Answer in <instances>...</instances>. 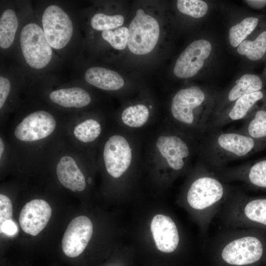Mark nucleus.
Listing matches in <instances>:
<instances>
[{"instance_id":"aec40b11","label":"nucleus","mask_w":266,"mask_h":266,"mask_svg":"<svg viewBox=\"0 0 266 266\" xmlns=\"http://www.w3.org/2000/svg\"><path fill=\"white\" fill-rule=\"evenodd\" d=\"M86 81L93 86L106 91H116L121 89L125 82L116 72L101 67H92L85 74Z\"/></svg>"},{"instance_id":"f8f14e48","label":"nucleus","mask_w":266,"mask_h":266,"mask_svg":"<svg viewBox=\"0 0 266 266\" xmlns=\"http://www.w3.org/2000/svg\"><path fill=\"white\" fill-rule=\"evenodd\" d=\"M53 160L56 161V173L60 183L72 192H82L86 187L85 176L79 167L77 151L60 150Z\"/></svg>"},{"instance_id":"393cba45","label":"nucleus","mask_w":266,"mask_h":266,"mask_svg":"<svg viewBox=\"0 0 266 266\" xmlns=\"http://www.w3.org/2000/svg\"><path fill=\"white\" fill-rule=\"evenodd\" d=\"M237 51L252 61L261 59L266 52V31L260 33L254 40H244L238 46Z\"/></svg>"},{"instance_id":"72a5a7b5","label":"nucleus","mask_w":266,"mask_h":266,"mask_svg":"<svg viewBox=\"0 0 266 266\" xmlns=\"http://www.w3.org/2000/svg\"><path fill=\"white\" fill-rule=\"evenodd\" d=\"M249 5L256 9L262 8L266 6V0H245Z\"/></svg>"},{"instance_id":"f03ea898","label":"nucleus","mask_w":266,"mask_h":266,"mask_svg":"<svg viewBox=\"0 0 266 266\" xmlns=\"http://www.w3.org/2000/svg\"><path fill=\"white\" fill-rule=\"evenodd\" d=\"M232 195L230 188L217 173L201 162L197 175L188 189L186 200L198 213L203 233Z\"/></svg>"},{"instance_id":"39448f33","label":"nucleus","mask_w":266,"mask_h":266,"mask_svg":"<svg viewBox=\"0 0 266 266\" xmlns=\"http://www.w3.org/2000/svg\"><path fill=\"white\" fill-rule=\"evenodd\" d=\"M222 239L221 257L226 264L244 266L256 264L264 257L265 239L252 229H236Z\"/></svg>"},{"instance_id":"412c9836","label":"nucleus","mask_w":266,"mask_h":266,"mask_svg":"<svg viewBox=\"0 0 266 266\" xmlns=\"http://www.w3.org/2000/svg\"><path fill=\"white\" fill-rule=\"evenodd\" d=\"M69 124L70 135L77 143L82 145L92 143L101 133V123L94 118H88L82 120H75Z\"/></svg>"},{"instance_id":"2f4dec72","label":"nucleus","mask_w":266,"mask_h":266,"mask_svg":"<svg viewBox=\"0 0 266 266\" xmlns=\"http://www.w3.org/2000/svg\"><path fill=\"white\" fill-rule=\"evenodd\" d=\"M11 90L9 80L6 77H0V109H2Z\"/></svg>"},{"instance_id":"6ab92c4d","label":"nucleus","mask_w":266,"mask_h":266,"mask_svg":"<svg viewBox=\"0 0 266 266\" xmlns=\"http://www.w3.org/2000/svg\"><path fill=\"white\" fill-rule=\"evenodd\" d=\"M49 98L52 102L66 108L84 107L91 101L89 94L77 87L54 90L50 93Z\"/></svg>"},{"instance_id":"a878e982","label":"nucleus","mask_w":266,"mask_h":266,"mask_svg":"<svg viewBox=\"0 0 266 266\" xmlns=\"http://www.w3.org/2000/svg\"><path fill=\"white\" fill-rule=\"evenodd\" d=\"M258 23L259 19L257 18L249 17L232 27L229 32V38L231 46L233 47H238L254 30Z\"/></svg>"},{"instance_id":"2eb2a0df","label":"nucleus","mask_w":266,"mask_h":266,"mask_svg":"<svg viewBox=\"0 0 266 266\" xmlns=\"http://www.w3.org/2000/svg\"><path fill=\"white\" fill-rule=\"evenodd\" d=\"M224 180L239 181L266 191V157L229 169L216 171Z\"/></svg>"},{"instance_id":"cd10ccee","label":"nucleus","mask_w":266,"mask_h":266,"mask_svg":"<svg viewBox=\"0 0 266 266\" xmlns=\"http://www.w3.org/2000/svg\"><path fill=\"white\" fill-rule=\"evenodd\" d=\"M124 17L121 15H107L103 13H97L91 21L92 27L97 31H108L116 29L124 23Z\"/></svg>"},{"instance_id":"a211bd4d","label":"nucleus","mask_w":266,"mask_h":266,"mask_svg":"<svg viewBox=\"0 0 266 266\" xmlns=\"http://www.w3.org/2000/svg\"><path fill=\"white\" fill-rule=\"evenodd\" d=\"M264 97V94L261 91L241 97L234 101L228 111L213 119L208 124L206 132L220 129L230 122L244 118L255 104Z\"/></svg>"},{"instance_id":"1a4fd4ad","label":"nucleus","mask_w":266,"mask_h":266,"mask_svg":"<svg viewBox=\"0 0 266 266\" xmlns=\"http://www.w3.org/2000/svg\"><path fill=\"white\" fill-rule=\"evenodd\" d=\"M43 30L51 47L61 49L70 41L73 25L67 14L56 5L48 6L42 17Z\"/></svg>"},{"instance_id":"c756f323","label":"nucleus","mask_w":266,"mask_h":266,"mask_svg":"<svg viewBox=\"0 0 266 266\" xmlns=\"http://www.w3.org/2000/svg\"><path fill=\"white\" fill-rule=\"evenodd\" d=\"M101 36L114 48L123 50L128 45L129 31L126 27H120L114 31H102Z\"/></svg>"},{"instance_id":"9d476101","label":"nucleus","mask_w":266,"mask_h":266,"mask_svg":"<svg viewBox=\"0 0 266 266\" xmlns=\"http://www.w3.org/2000/svg\"><path fill=\"white\" fill-rule=\"evenodd\" d=\"M185 136L175 133L160 135L156 147L162 161L175 171H180L185 166L192 154L191 143Z\"/></svg>"},{"instance_id":"f3484780","label":"nucleus","mask_w":266,"mask_h":266,"mask_svg":"<svg viewBox=\"0 0 266 266\" xmlns=\"http://www.w3.org/2000/svg\"><path fill=\"white\" fill-rule=\"evenodd\" d=\"M151 231L157 248L165 253H171L177 248L179 235L177 226L169 216L158 214L151 223Z\"/></svg>"},{"instance_id":"4468645a","label":"nucleus","mask_w":266,"mask_h":266,"mask_svg":"<svg viewBox=\"0 0 266 266\" xmlns=\"http://www.w3.org/2000/svg\"><path fill=\"white\" fill-rule=\"evenodd\" d=\"M93 224L85 216H79L69 223L62 240L64 253L70 258L80 255L88 244L93 233Z\"/></svg>"},{"instance_id":"4be33fe9","label":"nucleus","mask_w":266,"mask_h":266,"mask_svg":"<svg viewBox=\"0 0 266 266\" xmlns=\"http://www.w3.org/2000/svg\"><path fill=\"white\" fill-rule=\"evenodd\" d=\"M262 87L263 82L258 76L245 74L230 90L228 95V100L230 102L235 101L246 94L261 91Z\"/></svg>"},{"instance_id":"7c9ffc66","label":"nucleus","mask_w":266,"mask_h":266,"mask_svg":"<svg viewBox=\"0 0 266 266\" xmlns=\"http://www.w3.org/2000/svg\"><path fill=\"white\" fill-rule=\"evenodd\" d=\"M13 207L11 201L6 196L0 194V225L4 222L12 220Z\"/></svg>"},{"instance_id":"f257e3e1","label":"nucleus","mask_w":266,"mask_h":266,"mask_svg":"<svg viewBox=\"0 0 266 266\" xmlns=\"http://www.w3.org/2000/svg\"><path fill=\"white\" fill-rule=\"evenodd\" d=\"M200 139L198 151L201 162L214 170L266 147V139H255L240 131L213 130L206 132Z\"/></svg>"},{"instance_id":"c85d7f7f","label":"nucleus","mask_w":266,"mask_h":266,"mask_svg":"<svg viewBox=\"0 0 266 266\" xmlns=\"http://www.w3.org/2000/svg\"><path fill=\"white\" fill-rule=\"evenodd\" d=\"M177 7L181 13L196 18L204 16L208 8L207 3L200 0H178Z\"/></svg>"},{"instance_id":"423d86ee","label":"nucleus","mask_w":266,"mask_h":266,"mask_svg":"<svg viewBox=\"0 0 266 266\" xmlns=\"http://www.w3.org/2000/svg\"><path fill=\"white\" fill-rule=\"evenodd\" d=\"M222 208V221L229 228H266V198L232 195Z\"/></svg>"},{"instance_id":"5701e85b","label":"nucleus","mask_w":266,"mask_h":266,"mask_svg":"<svg viewBox=\"0 0 266 266\" xmlns=\"http://www.w3.org/2000/svg\"><path fill=\"white\" fill-rule=\"evenodd\" d=\"M18 28V20L14 11L7 9L0 18V46L9 48L13 43Z\"/></svg>"},{"instance_id":"7ed1b4c3","label":"nucleus","mask_w":266,"mask_h":266,"mask_svg":"<svg viewBox=\"0 0 266 266\" xmlns=\"http://www.w3.org/2000/svg\"><path fill=\"white\" fill-rule=\"evenodd\" d=\"M61 120L44 110L33 111L15 121L10 132L12 146L17 147L14 151H18L15 160L22 154L17 161H20L23 155L27 156L55 140L63 130Z\"/></svg>"},{"instance_id":"20e7f679","label":"nucleus","mask_w":266,"mask_h":266,"mask_svg":"<svg viewBox=\"0 0 266 266\" xmlns=\"http://www.w3.org/2000/svg\"><path fill=\"white\" fill-rule=\"evenodd\" d=\"M206 102L205 92L193 86L178 91L173 96L170 113L173 122L191 136L200 138L205 133L212 113L202 110Z\"/></svg>"},{"instance_id":"ddd939ff","label":"nucleus","mask_w":266,"mask_h":266,"mask_svg":"<svg viewBox=\"0 0 266 266\" xmlns=\"http://www.w3.org/2000/svg\"><path fill=\"white\" fill-rule=\"evenodd\" d=\"M211 50V44L207 40L193 41L177 59L173 69L175 75L180 78L195 76L202 67Z\"/></svg>"},{"instance_id":"dca6fc26","label":"nucleus","mask_w":266,"mask_h":266,"mask_svg":"<svg viewBox=\"0 0 266 266\" xmlns=\"http://www.w3.org/2000/svg\"><path fill=\"white\" fill-rule=\"evenodd\" d=\"M51 214V207L46 201L33 200L22 208L19 217V224L25 233L35 236L46 227Z\"/></svg>"},{"instance_id":"bb28decb","label":"nucleus","mask_w":266,"mask_h":266,"mask_svg":"<svg viewBox=\"0 0 266 266\" xmlns=\"http://www.w3.org/2000/svg\"><path fill=\"white\" fill-rule=\"evenodd\" d=\"M240 132L257 139H266V110H257Z\"/></svg>"},{"instance_id":"b1692460","label":"nucleus","mask_w":266,"mask_h":266,"mask_svg":"<svg viewBox=\"0 0 266 266\" xmlns=\"http://www.w3.org/2000/svg\"><path fill=\"white\" fill-rule=\"evenodd\" d=\"M149 117V110L142 104L131 105L125 108L121 114V120L126 126L139 128L146 124Z\"/></svg>"},{"instance_id":"6e6552de","label":"nucleus","mask_w":266,"mask_h":266,"mask_svg":"<svg viewBox=\"0 0 266 266\" xmlns=\"http://www.w3.org/2000/svg\"><path fill=\"white\" fill-rule=\"evenodd\" d=\"M20 46L24 58L29 66L41 69L50 62L52 57L51 47L43 30L35 23H29L22 29Z\"/></svg>"},{"instance_id":"0eeeda50","label":"nucleus","mask_w":266,"mask_h":266,"mask_svg":"<svg viewBox=\"0 0 266 266\" xmlns=\"http://www.w3.org/2000/svg\"><path fill=\"white\" fill-rule=\"evenodd\" d=\"M128 47L130 51L142 55L151 52L155 47L160 35L158 21L153 17L138 9L131 22Z\"/></svg>"},{"instance_id":"473e14b6","label":"nucleus","mask_w":266,"mask_h":266,"mask_svg":"<svg viewBox=\"0 0 266 266\" xmlns=\"http://www.w3.org/2000/svg\"><path fill=\"white\" fill-rule=\"evenodd\" d=\"M0 232L8 235H13L17 232V227L12 220L4 222L0 225Z\"/></svg>"},{"instance_id":"9b49d317","label":"nucleus","mask_w":266,"mask_h":266,"mask_svg":"<svg viewBox=\"0 0 266 266\" xmlns=\"http://www.w3.org/2000/svg\"><path fill=\"white\" fill-rule=\"evenodd\" d=\"M102 161L107 173L112 177H121L129 168L133 159L130 144L124 136L114 134L104 143Z\"/></svg>"}]
</instances>
